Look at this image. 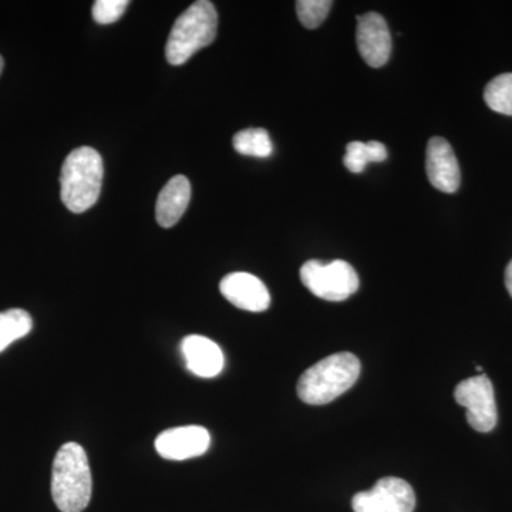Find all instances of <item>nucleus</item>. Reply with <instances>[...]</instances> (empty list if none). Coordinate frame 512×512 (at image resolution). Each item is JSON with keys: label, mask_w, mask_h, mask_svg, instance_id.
Returning <instances> with one entry per match:
<instances>
[{"label": "nucleus", "mask_w": 512, "mask_h": 512, "mask_svg": "<svg viewBox=\"0 0 512 512\" xmlns=\"http://www.w3.org/2000/svg\"><path fill=\"white\" fill-rule=\"evenodd\" d=\"M93 478L86 451L66 443L57 451L52 470V497L62 512H83L92 500Z\"/></svg>", "instance_id": "nucleus-1"}, {"label": "nucleus", "mask_w": 512, "mask_h": 512, "mask_svg": "<svg viewBox=\"0 0 512 512\" xmlns=\"http://www.w3.org/2000/svg\"><path fill=\"white\" fill-rule=\"evenodd\" d=\"M103 158L92 147H79L64 160L60 174V197L64 207L74 214L90 210L103 184Z\"/></svg>", "instance_id": "nucleus-2"}, {"label": "nucleus", "mask_w": 512, "mask_h": 512, "mask_svg": "<svg viewBox=\"0 0 512 512\" xmlns=\"http://www.w3.org/2000/svg\"><path fill=\"white\" fill-rule=\"evenodd\" d=\"M359 375L360 360L353 353H335L305 370L296 390L303 403L322 406L348 392Z\"/></svg>", "instance_id": "nucleus-3"}, {"label": "nucleus", "mask_w": 512, "mask_h": 512, "mask_svg": "<svg viewBox=\"0 0 512 512\" xmlns=\"http://www.w3.org/2000/svg\"><path fill=\"white\" fill-rule=\"evenodd\" d=\"M218 13L210 0H198L175 20L165 46V57L173 66H181L195 53L210 46L217 36Z\"/></svg>", "instance_id": "nucleus-4"}, {"label": "nucleus", "mask_w": 512, "mask_h": 512, "mask_svg": "<svg viewBox=\"0 0 512 512\" xmlns=\"http://www.w3.org/2000/svg\"><path fill=\"white\" fill-rule=\"evenodd\" d=\"M302 284L320 299L342 302L355 295L359 289V276L348 262L336 261L322 264L318 259L306 262L301 268Z\"/></svg>", "instance_id": "nucleus-5"}, {"label": "nucleus", "mask_w": 512, "mask_h": 512, "mask_svg": "<svg viewBox=\"0 0 512 512\" xmlns=\"http://www.w3.org/2000/svg\"><path fill=\"white\" fill-rule=\"evenodd\" d=\"M454 399L467 410V421L474 430L490 433L497 426L498 412L491 380L481 373L458 383Z\"/></svg>", "instance_id": "nucleus-6"}, {"label": "nucleus", "mask_w": 512, "mask_h": 512, "mask_svg": "<svg viewBox=\"0 0 512 512\" xmlns=\"http://www.w3.org/2000/svg\"><path fill=\"white\" fill-rule=\"evenodd\" d=\"M352 507L355 512H413L416 494L402 478L384 477L372 490L357 493Z\"/></svg>", "instance_id": "nucleus-7"}, {"label": "nucleus", "mask_w": 512, "mask_h": 512, "mask_svg": "<svg viewBox=\"0 0 512 512\" xmlns=\"http://www.w3.org/2000/svg\"><path fill=\"white\" fill-rule=\"evenodd\" d=\"M356 43L360 56L370 67H382L392 55V36L386 20L370 12L357 18Z\"/></svg>", "instance_id": "nucleus-8"}, {"label": "nucleus", "mask_w": 512, "mask_h": 512, "mask_svg": "<svg viewBox=\"0 0 512 512\" xmlns=\"http://www.w3.org/2000/svg\"><path fill=\"white\" fill-rule=\"evenodd\" d=\"M211 436L201 426L174 427L156 439V450L165 460L184 461L207 453Z\"/></svg>", "instance_id": "nucleus-9"}, {"label": "nucleus", "mask_w": 512, "mask_h": 512, "mask_svg": "<svg viewBox=\"0 0 512 512\" xmlns=\"http://www.w3.org/2000/svg\"><path fill=\"white\" fill-rule=\"evenodd\" d=\"M222 296L232 305L248 312H264L271 305V295L261 279L247 272H234L222 279Z\"/></svg>", "instance_id": "nucleus-10"}, {"label": "nucleus", "mask_w": 512, "mask_h": 512, "mask_svg": "<svg viewBox=\"0 0 512 512\" xmlns=\"http://www.w3.org/2000/svg\"><path fill=\"white\" fill-rule=\"evenodd\" d=\"M426 171L430 184L439 191L453 194L461 183L460 165L447 140L433 137L427 144Z\"/></svg>", "instance_id": "nucleus-11"}, {"label": "nucleus", "mask_w": 512, "mask_h": 512, "mask_svg": "<svg viewBox=\"0 0 512 512\" xmlns=\"http://www.w3.org/2000/svg\"><path fill=\"white\" fill-rule=\"evenodd\" d=\"M185 365L194 375L211 379L224 369V353L217 343L201 335H190L181 342Z\"/></svg>", "instance_id": "nucleus-12"}, {"label": "nucleus", "mask_w": 512, "mask_h": 512, "mask_svg": "<svg viewBox=\"0 0 512 512\" xmlns=\"http://www.w3.org/2000/svg\"><path fill=\"white\" fill-rule=\"evenodd\" d=\"M191 200V184L184 175L171 178L157 198L156 218L163 228H171L181 220Z\"/></svg>", "instance_id": "nucleus-13"}, {"label": "nucleus", "mask_w": 512, "mask_h": 512, "mask_svg": "<svg viewBox=\"0 0 512 512\" xmlns=\"http://www.w3.org/2000/svg\"><path fill=\"white\" fill-rule=\"evenodd\" d=\"M387 158V148L379 141H352L346 147L345 158L343 164L348 168L350 173L360 174L366 170L369 163H383Z\"/></svg>", "instance_id": "nucleus-14"}, {"label": "nucleus", "mask_w": 512, "mask_h": 512, "mask_svg": "<svg viewBox=\"0 0 512 512\" xmlns=\"http://www.w3.org/2000/svg\"><path fill=\"white\" fill-rule=\"evenodd\" d=\"M33 328L32 316L23 309L0 312V353L16 340L25 338Z\"/></svg>", "instance_id": "nucleus-15"}, {"label": "nucleus", "mask_w": 512, "mask_h": 512, "mask_svg": "<svg viewBox=\"0 0 512 512\" xmlns=\"http://www.w3.org/2000/svg\"><path fill=\"white\" fill-rule=\"evenodd\" d=\"M235 151L242 156L266 158L274 153V144L264 128H247L235 134Z\"/></svg>", "instance_id": "nucleus-16"}, {"label": "nucleus", "mask_w": 512, "mask_h": 512, "mask_svg": "<svg viewBox=\"0 0 512 512\" xmlns=\"http://www.w3.org/2000/svg\"><path fill=\"white\" fill-rule=\"evenodd\" d=\"M484 100L495 113L512 116V73L494 77L485 87Z\"/></svg>", "instance_id": "nucleus-17"}, {"label": "nucleus", "mask_w": 512, "mask_h": 512, "mask_svg": "<svg viewBox=\"0 0 512 512\" xmlns=\"http://www.w3.org/2000/svg\"><path fill=\"white\" fill-rule=\"evenodd\" d=\"M333 2L329 0H299L296 13L306 29H316L328 18Z\"/></svg>", "instance_id": "nucleus-18"}, {"label": "nucleus", "mask_w": 512, "mask_h": 512, "mask_svg": "<svg viewBox=\"0 0 512 512\" xmlns=\"http://www.w3.org/2000/svg\"><path fill=\"white\" fill-rule=\"evenodd\" d=\"M128 5V0H97L93 5V19L99 25H111L124 15Z\"/></svg>", "instance_id": "nucleus-19"}, {"label": "nucleus", "mask_w": 512, "mask_h": 512, "mask_svg": "<svg viewBox=\"0 0 512 512\" xmlns=\"http://www.w3.org/2000/svg\"><path fill=\"white\" fill-rule=\"evenodd\" d=\"M505 286H507V291L512 298V261L508 264L507 269H505Z\"/></svg>", "instance_id": "nucleus-20"}, {"label": "nucleus", "mask_w": 512, "mask_h": 512, "mask_svg": "<svg viewBox=\"0 0 512 512\" xmlns=\"http://www.w3.org/2000/svg\"><path fill=\"white\" fill-rule=\"evenodd\" d=\"M3 66H5V62H3V57L0 56V74H2Z\"/></svg>", "instance_id": "nucleus-21"}]
</instances>
